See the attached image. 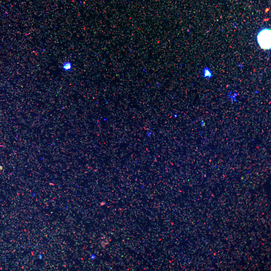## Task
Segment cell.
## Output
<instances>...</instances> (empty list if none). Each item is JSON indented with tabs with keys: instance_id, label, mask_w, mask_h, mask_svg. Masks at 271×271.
Returning <instances> with one entry per match:
<instances>
[{
	"instance_id": "obj_1",
	"label": "cell",
	"mask_w": 271,
	"mask_h": 271,
	"mask_svg": "<svg viewBox=\"0 0 271 271\" xmlns=\"http://www.w3.org/2000/svg\"><path fill=\"white\" fill-rule=\"evenodd\" d=\"M271 30L264 29L261 30L257 36L258 43L261 47L265 49L271 48Z\"/></svg>"
},
{
	"instance_id": "obj_2",
	"label": "cell",
	"mask_w": 271,
	"mask_h": 271,
	"mask_svg": "<svg viewBox=\"0 0 271 271\" xmlns=\"http://www.w3.org/2000/svg\"><path fill=\"white\" fill-rule=\"evenodd\" d=\"M213 76L212 72L208 67H205L202 71V77L204 78L210 79Z\"/></svg>"
},
{
	"instance_id": "obj_5",
	"label": "cell",
	"mask_w": 271,
	"mask_h": 271,
	"mask_svg": "<svg viewBox=\"0 0 271 271\" xmlns=\"http://www.w3.org/2000/svg\"><path fill=\"white\" fill-rule=\"evenodd\" d=\"M174 116L175 117H176L177 116V114H175Z\"/></svg>"
},
{
	"instance_id": "obj_3",
	"label": "cell",
	"mask_w": 271,
	"mask_h": 271,
	"mask_svg": "<svg viewBox=\"0 0 271 271\" xmlns=\"http://www.w3.org/2000/svg\"><path fill=\"white\" fill-rule=\"evenodd\" d=\"M72 65L70 61H68L64 62L62 65V68L64 71H70L72 68Z\"/></svg>"
},
{
	"instance_id": "obj_4",
	"label": "cell",
	"mask_w": 271,
	"mask_h": 271,
	"mask_svg": "<svg viewBox=\"0 0 271 271\" xmlns=\"http://www.w3.org/2000/svg\"><path fill=\"white\" fill-rule=\"evenodd\" d=\"M39 257L40 259H41L42 258L41 255H39Z\"/></svg>"
}]
</instances>
